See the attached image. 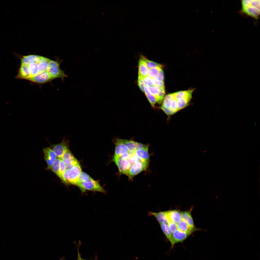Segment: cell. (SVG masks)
Here are the masks:
<instances>
[{"label": "cell", "mask_w": 260, "mask_h": 260, "mask_svg": "<svg viewBox=\"0 0 260 260\" xmlns=\"http://www.w3.org/2000/svg\"><path fill=\"white\" fill-rule=\"evenodd\" d=\"M147 87L149 91L155 97L156 102L157 103L158 100V95L159 92L158 88L155 86Z\"/></svg>", "instance_id": "obj_26"}, {"label": "cell", "mask_w": 260, "mask_h": 260, "mask_svg": "<svg viewBox=\"0 0 260 260\" xmlns=\"http://www.w3.org/2000/svg\"><path fill=\"white\" fill-rule=\"evenodd\" d=\"M128 160L132 164L141 160L137 157L135 152H134L129 151Z\"/></svg>", "instance_id": "obj_29"}, {"label": "cell", "mask_w": 260, "mask_h": 260, "mask_svg": "<svg viewBox=\"0 0 260 260\" xmlns=\"http://www.w3.org/2000/svg\"><path fill=\"white\" fill-rule=\"evenodd\" d=\"M193 90L179 91L173 93L174 97L176 99L188 97H192Z\"/></svg>", "instance_id": "obj_22"}, {"label": "cell", "mask_w": 260, "mask_h": 260, "mask_svg": "<svg viewBox=\"0 0 260 260\" xmlns=\"http://www.w3.org/2000/svg\"><path fill=\"white\" fill-rule=\"evenodd\" d=\"M177 224L178 229L182 231L191 234L197 229H194L189 227L187 223L182 220Z\"/></svg>", "instance_id": "obj_20"}, {"label": "cell", "mask_w": 260, "mask_h": 260, "mask_svg": "<svg viewBox=\"0 0 260 260\" xmlns=\"http://www.w3.org/2000/svg\"><path fill=\"white\" fill-rule=\"evenodd\" d=\"M138 84L140 89L142 91L144 92V87L145 85L143 77L139 75Z\"/></svg>", "instance_id": "obj_35"}, {"label": "cell", "mask_w": 260, "mask_h": 260, "mask_svg": "<svg viewBox=\"0 0 260 260\" xmlns=\"http://www.w3.org/2000/svg\"><path fill=\"white\" fill-rule=\"evenodd\" d=\"M38 60L36 61L32 62L28 64L21 65H25L27 67L29 76L27 80H28L30 78L36 76L38 74L39 70L37 62Z\"/></svg>", "instance_id": "obj_18"}, {"label": "cell", "mask_w": 260, "mask_h": 260, "mask_svg": "<svg viewBox=\"0 0 260 260\" xmlns=\"http://www.w3.org/2000/svg\"><path fill=\"white\" fill-rule=\"evenodd\" d=\"M157 87H158L159 90L158 95V100L157 103L160 104L162 102L164 98L165 94V90L164 88Z\"/></svg>", "instance_id": "obj_30"}, {"label": "cell", "mask_w": 260, "mask_h": 260, "mask_svg": "<svg viewBox=\"0 0 260 260\" xmlns=\"http://www.w3.org/2000/svg\"><path fill=\"white\" fill-rule=\"evenodd\" d=\"M121 140L129 152H134L138 150L148 147V145L131 140L123 139Z\"/></svg>", "instance_id": "obj_10"}, {"label": "cell", "mask_w": 260, "mask_h": 260, "mask_svg": "<svg viewBox=\"0 0 260 260\" xmlns=\"http://www.w3.org/2000/svg\"><path fill=\"white\" fill-rule=\"evenodd\" d=\"M190 234L178 229L173 232L172 237L174 245L184 240Z\"/></svg>", "instance_id": "obj_13"}, {"label": "cell", "mask_w": 260, "mask_h": 260, "mask_svg": "<svg viewBox=\"0 0 260 260\" xmlns=\"http://www.w3.org/2000/svg\"><path fill=\"white\" fill-rule=\"evenodd\" d=\"M91 178L88 174L84 172H82L79 176L78 182H85Z\"/></svg>", "instance_id": "obj_31"}, {"label": "cell", "mask_w": 260, "mask_h": 260, "mask_svg": "<svg viewBox=\"0 0 260 260\" xmlns=\"http://www.w3.org/2000/svg\"><path fill=\"white\" fill-rule=\"evenodd\" d=\"M66 170L65 165L62 158H61L58 176L60 178L62 181L63 180V174Z\"/></svg>", "instance_id": "obj_27"}, {"label": "cell", "mask_w": 260, "mask_h": 260, "mask_svg": "<svg viewBox=\"0 0 260 260\" xmlns=\"http://www.w3.org/2000/svg\"><path fill=\"white\" fill-rule=\"evenodd\" d=\"M160 224L162 232L170 241L171 245V247H173L174 245L172 237V233L170 230L167 224Z\"/></svg>", "instance_id": "obj_19"}, {"label": "cell", "mask_w": 260, "mask_h": 260, "mask_svg": "<svg viewBox=\"0 0 260 260\" xmlns=\"http://www.w3.org/2000/svg\"><path fill=\"white\" fill-rule=\"evenodd\" d=\"M138 75L143 77L148 75L149 69L146 64L141 59L138 64Z\"/></svg>", "instance_id": "obj_21"}, {"label": "cell", "mask_w": 260, "mask_h": 260, "mask_svg": "<svg viewBox=\"0 0 260 260\" xmlns=\"http://www.w3.org/2000/svg\"><path fill=\"white\" fill-rule=\"evenodd\" d=\"M129 152H128L126 153L123 154L120 157L124 159H128L129 154Z\"/></svg>", "instance_id": "obj_38"}, {"label": "cell", "mask_w": 260, "mask_h": 260, "mask_svg": "<svg viewBox=\"0 0 260 260\" xmlns=\"http://www.w3.org/2000/svg\"><path fill=\"white\" fill-rule=\"evenodd\" d=\"M52 79L48 72H44L29 78L28 80L38 83H45Z\"/></svg>", "instance_id": "obj_12"}, {"label": "cell", "mask_w": 260, "mask_h": 260, "mask_svg": "<svg viewBox=\"0 0 260 260\" xmlns=\"http://www.w3.org/2000/svg\"><path fill=\"white\" fill-rule=\"evenodd\" d=\"M50 147L57 157L61 158L64 153L69 149L68 141L63 138L61 143L52 145Z\"/></svg>", "instance_id": "obj_7"}, {"label": "cell", "mask_w": 260, "mask_h": 260, "mask_svg": "<svg viewBox=\"0 0 260 260\" xmlns=\"http://www.w3.org/2000/svg\"><path fill=\"white\" fill-rule=\"evenodd\" d=\"M167 218L169 221L178 223L182 220V213L179 210H175L166 211Z\"/></svg>", "instance_id": "obj_14"}, {"label": "cell", "mask_w": 260, "mask_h": 260, "mask_svg": "<svg viewBox=\"0 0 260 260\" xmlns=\"http://www.w3.org/2000/svg\"><path fill=\"white\" fill-rule=\"evenodd\" d=\"M43 151L44 158L47 165V169H50L57 157L50 147L43 148Z\"/></svg>", "instance_id": "obj_9"}, {"label": "cell", "mask_w": 260, "mask_h": 260, "mask_svg": "<svg viewBox=\"0 0 260 260\" xmlns=\"http://www.w3.org/2000/svg\"><path fill=\"white\" fill-rule=\"evenodd\" d=\"M191 210L183 212L182 213V220L186 222L190 227L197 229L194 226Z\"/></svg>", "instance_id": "obj_17"}, {"label": "cell", "mask_w": 260, "mask_h": 260, "mask_svg": "<svg viewBox=\"0 0 260 260\" xmlns=\"http://www.w3.org/2000/svg\"><path fill=\"white\" fill-rule=\"evenodd\" d=\"M143 79L145 84L147 86L152 87L154 86L152 78L148 75L143 77Z\"/></svg>", "instance_id": "obj_33"}, {"label": "cell", "mask_w": 260, "mask_h": 260, "mask_svg": "<svg viewBox=\"0 0 260 260\" xmlns=\"http://www.w3.org/2000/svg\"><path fill=\"white\" fill-rule=\"evenodd\" d=\"M148 147L138 150L134 152L137 157L143 162L149 163V156Z\"/></svg>", "instance_id": "obj_16"}, {"label": "cell", "mask_w": 260, "mask_h": 260, "mask_svg": "<svg viewBox=\"0 0 260 260\" xmlns=\"http://www.w3.org/2000/svg\"><path fill=\"white\" fill-rule=\"evenodd\" d=\"M157 77L159 78L163 82L164 81V76L163 72L161 68L159 69Z\"/></svg>", "instance_id": "obj_36"}, {"label": "cell", "mask_w": 260, "mask_h": 260, "mask_svg": "<svg viewBox=\"0 0 260 260\" xmlns=\"http://www.w3.org/2000/svg\"><path fill=\"white\" fill-rule=\"evenodd\" d=\"M260 0H242L241 1V13L258 19L260 15Z\"/></svg>", "instance_id": "obj_1"}, {"label": "cell", "mask_w": 260, "mask_h": 260, "mask_svg": "<svg viewBox=\"0 0 260 260\" xmlns=\"http://www.w3.org/2000/svg\"><path fill=\"white\" fill-rule=\"evenodd\" d=\"M118 168L120 173L126 175L132 164L128 159L114 156L113 159Z\"/></svg>", "instance_id": "obj_6"}, {"label": "cell", "mask_w": 260, "mask_h": 260, "mask_svg": "<svg viewBox=\"0 0 260 260\" xmlns=\"http://www.w3.org/2000/svg\"><path fill=\"white\" fill-rule=\"evenodd\" d=\"M152 79L154 86L164 88L163 82L158 77L152 78Z\"/></svg>", "instance_id": "obj_32"}, {"label": "cell", "mask_w": 260, "mask_h": 260, "mask_svg": "<svg viewBox=\"0 0 260 260\" xmlns=\"http://www.w3.org/2000/svg\"><path fill=\"white\" fill-rule=\"evenodd\" d=\"M82 172L78 163L71 169L66 170L63 174L62 181L65 184H71L77 186Z\"/></svg>", "instance_id": "obj_2"}, {"label": "cell", "mask_w": 260, "mask_h": 260, "mask_svg": "<svg viewBox=\"0 0 260 260\" xmlns=\"http://www.w3.org/2000/svg\"><path fill=\"white\" fill-rule=\"evenodd\" d=\"M61 158L65 165L66 170L71 169L79 163L69 149L64 153Z\"/></svg>", "instance_id": "obj_8"}, {"label": "cell", "mask_w": 260, "mask_h": 260, "mask_svg": "<svg viewBox=\"0 0 260 260\" xmlns=\"http://www.w3.org/2000/svg\"><path fill=\"white\" fill-rule=\"evenodd\" d=\"M112 140L115 145L114 156L120 157L123 154L129 152L127 147L122 142L121 139L115 138L113 139Z\"/></svg>", "instance_id": "obj_11"}, {"label": "cell", "mask_w": 260, "mask_h": 260, "mask_svg": "<svg viewBox=\"0 0 260 260\" xmlns=\"http://www.w3.org/2000/svg\"><path fill=\"white\" fill-rule=\"evenodd\" d=\"M60 159L61 158L57 157L50 169L52 172L58 176L59 174Z\"/></svg>", "instance_id": "obj_25"}, {"label": "cell", "mask_w": 260, "mask_h": 260, "mask_svg": "<svg viewBox=\"0 0 260 260\" xmlns=\"http://www.w3.org/2000/svg\"><path fill=\"white\" fill-rule=\"evenodd\" d=\"M59 64L58 61L51 59L49 62L48 72L52 79L57 78L63 79L67 76L60 69Z\"/></svg>", "instance_id": "obj_4"}, {"label": "cell", "mask_w": 260, "mask_h": 260, "mask_svg": "<svg viewBox=\"0 0 260 260\" xmlns=\"http://www.w3.org/2000/svg\"><path fill=\"white\" fill-rule=\"evenodd\" d=\"M149 163L143 162L141 160L133 164L126 175L130 179L141 172L146 169Z\"/></svg>", "instance_id": "obj_5"}, {"label": "cell", "mask_w": 260, "mask_h": 260, "mask_svg": "<svg viewBox=\"0 0 260 260\" xmlns=\"http://www.w3.org/2000/svg\"><path fill=\"white\" fill-rule=\"evenodd\" d=\"M81 260H86L84 259H83L82 258ZM96 260L95 259H94V260Z\"/></svg>", "instance_id": "obj_39"}, {"label": "cell", "mask_w": 260, "mask_h": 260, "mask_svg": "<svg viewBox=\"0 0 260 260\" xmlns=\"http://www.w3.org/2000/svg\"><path fill=\"white\" fill-rule=\"evenodd\" d=\"M82 193L86 190L105 193L106 191L98 182L92 178L87 181L78 182L77 185Z\"/></svg>", "instance_id": "obj_3"}, {"label": "cell", "mask_w": 260, "mask_h": 260, "mask_svg": "<svg viewBox=\"0 0 260 260\" xmlns=\"http://www.w3.org/2000/svg\"><path fill=\"white\" fill-rule=\"evenodd\" d=\"M149 215L154 216L160 224H166L168 225L169 221L167 218L166 211L154 212H150Z\"/></svg>", "instance_id": "obj_15"}, {"label": "cell", "mask_w": 260, "mask_h": 260, "mask_svg": "<svg viewBox=\"0 0 260 260\" xmlns=\"http://www.w3.org/2000/svg\"><path fill=\"white\" fill-rule=\"evenodd\" d=\"M161 67H156L149 70L148 76L152 78L157 77L159 70Z\"/></svg>", "instance_id": "obj_28"}, {"label": "cell", "mask_w": 260, "mask_h": 260, "mask_svg": "<svg viewBox=\"0 0 260 260\" xmlns=\"http://www.w3.org/2000/svg\"><path fill=\"white\" fill-rule=\"evenodd\" d=\"M144 91L145 95L150 103L151 106L154 107L156 102V100L155 97L149 91L147 86L145 85L144 87Z\"/></svg>", "instance_id": "obj_24"}, {"label": "cell", "mask_w": 260, "mask_h": 260, "mask_svg": "<svg viewBox=\"0 0 260 260\" xmlns=\"http://www.w3.org/2000/svg\"><path fill=\"white\" fill-rule=\"evenodd\" d=\"M80 243L79 242V244L77 246V250H78V259L77 260H82V257H81V255L79 253V247L80 246ZM60 260H66L65 258L64 257H62L60 259Z\"/></svg>", "instance_id": "obj_37"}, {"label": "cell", "mask_w": 260, "mask_h": 260, "mask_svg": "<svg viewBox=\"0 0 260 260\" xmlns=\"http://www.w3.org/2000/svg\"><path fill=\"white\" fill-rule=\"evenodd\" d=\"M146 64L147 68L149 69L156 67H161V65L154 62L149 60L143 56H141L140 58Z\"/></svg>", "instance_id": "obj_23"}, {"label": "cell", "mask_w": 260, "mask_h": 260, "mask_svg": "<svg viewBox=\"0 0 260 260\" xmlns=\"http://www.w3.org/2000/svg\"><path fill=\"white\" fill-rule=\"evenodd\" d=\"M168 225L170 230L172 233L178 229L177 224L174 222L169 221Z\"/></svg>", "instance_id": "obj_34"}]
</instances>
